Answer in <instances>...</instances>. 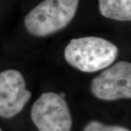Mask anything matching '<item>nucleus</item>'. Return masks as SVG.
<instances>
[{"label": "nucleus", "mask_w": 131, "mask_h": 131, "mask_svg": "<svg viewBox=\"0 0 131 131\" xmlns=\"http://www.w3.org/2000/svg\"><path fill=\"white\" fill-rule=\"evenodd\" d=\"M83 131H130L128 129L118 125H107L98 121H91L84 127Z\"/></svg>", "instance_id": "nucleus-7"}, {"label": "nucleus", "mask_w": 131, "mask_h": 131, "mask_svg": "<svg viewBox=\"0 0 131 131\" xmlns=\"http://www.w3.org/2000/svg\"><path fill=\"white\" fill-rule=\"evenodd\" d=\"M112 42L98 37L72 39L64 50L66 62L80 71L96 72L112 64L118 56Z\"/></svg>", "instance_id": "nucleus-1"}, {"label": "nucleus", "mask_w": 131, "mask_h": 131, "mask_svg": "<svg viewBox=\"0 0 131 131\" xmlns=\"http://www.w3.org/2000/svg\"><path fill=\"white\" fill-rule=\"evenodd\" d=\"M80 0H44L24 19L27 31L44 37L66 27L74 18Z\"/></svg>", "instance_id": "nucleus-2"}, {"label": "nucleus", "mask_w": 131, "mask_h": 131, "mask_svg": "<svg viewBox=\"0 0 131 131\" xmlns=\"http://www.w3.org/2000/svg\"><path fill=\"white\" fill-rule=\"evenodd\" d=\"M21 73L8 69L0 72V117L11 118L20 112L31 98Z\"/></svg>", "instance_id": "nucleus-5"}, {"label": "nucleus", "mask_w": 131, "mask_h": 131, "mask_svg": "<svg viewBox=\"0 0 131 131\" xmlns=\"http://www.w3.org/2000/svg\"><path fill=\"white\" fill-rule=\"evenodd\" d=\"M99 10L105 18L130 21L131 0H99Z\"/></svg>", "instance_id": "nucleus-6"}, {"label": "nucleus", "mask_w": 131, "mask_h": 131, "mask_svg": "<svg viewBox=\"0 0 131 131\" xmlns=\"http://www.w3.org/2000/svg\"><path fill=\"white\" fill-rule=\"evenodd\" d=\"M0 131H2V130H1V129H0Z\"/></svg>", "instance_id": "nucleus-8"}, {"label": "nucleus", "mask_w": 131, "mask_h": 131, "mask_svg": "<svg viewBox=\"0 0 131 131\" xmlns=\"http://www.w3.org/2000/svg\"><path fill=\"white\" fill-rule=\"evenodd\" d=\"M31 117L39 131H71L72 119L64 98L53 92L42 93L33 104Z\"/></svg>", "instance_id": "nucleus-3"}, {"label": "nucleus", "mask_w": 131, "mask_h": 131, "mask_svg": "<svg viewBox=\"0 0 131 131\" xmlns=\"http://www.w3.org/2000/svg\"><path fill=\"white\" fill-rule=\"evenodd\" d=\"M91 92L103 101L131 98V64L120 61L108 66L92 80Z\"/></svg>", "instance_id": "nucleus-4"}]
</instances>
